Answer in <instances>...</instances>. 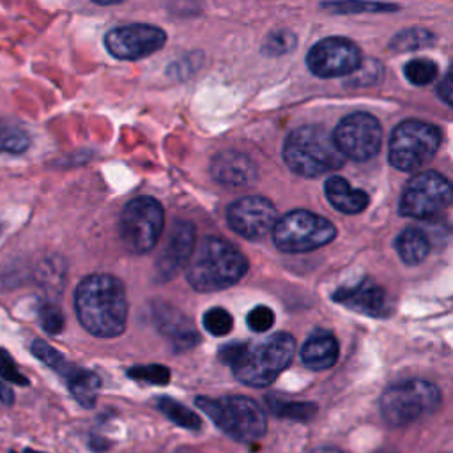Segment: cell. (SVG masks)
Instances as JSON below:
<instances>
[{"mask_svg": "<svg viewBox=\"0 0 453 453\" xmlns=\"http://www.w3.org/2000/svg\"><path fill=\"white\" fill-rule=\"evenodd\" d=\"M403 73L411 83L421 87V85L432 83L437 78L439 69H437L435 62H432L428 58H414L405 64Z\"/></svg>", "mask_w": 453, "mask_h": 453, "instance_id": "26", "label": "cell"}, {"mask_svg": "<svg viewBox=\"0 0 453 453\" xmlns=\"http://www.w3.org/2000/svg\"><path fill=\"white\" fill-rule=\"evenodd\" d=\"M324 193L329 203L343 214H357L366 209L370 198L363 189H354L343 177H329L324 184Z\"/></svg>", "mask_w": 453, "mask_h": 453, "instance_id": "20", "label": "cell"}, {"mask_svg": "<svg viewBox=\"0 0 453 453\" xmlns=\"http://www.w3.org/2000/svg\"><path fill=\"white\" fill-rule=\"evenodd\" d=\"M25 453H39V451H32V449H25Z\"/></svg>", "mask_w": 453, "mask_h": 453, "instance_id": "41", "label": "cell"}, {"mask_svg": "<svg viewBox=\"0 0 453 453\" xmlns=\"http://www.w3.org/2000/svg\"><path fill=\"white\" fill-rule=\"evenodd\" d=\"M333 136L345 157L366 161L380 150L382 126L373 115L357 111L343 117L338 122Z\"/></svg>", "mask_w": 453, "mask_h": 453, "instance_id": "11", "label": "cell"}, {"mask_svg": "<svg viewBox=\"0 0 453 453\" xmlns=\"http://www.w3.org/2000/svg\"><path fill=\"white\" fill-rule=\"evenodd\" d=\"M211 175L216 182L225 186H244L255 180L257 168L246 154L225 150L214 156L211 163Z\"/></svg>", "mask_w": 453, "mask_h": 453, "instance_id": "18", "label": "cell"}, {"mask_svg": "<svg viewBox=\"0 0 453 453\" xmlns=\"http://www.w3.org/2000/svg\"><path fill=\"white\" fill-rule=\"evenodd\" d=\"M430 41H432V35L426 30L409 28V30H403L402 34H398L391 41V48H395V50H416V48H421L425 44H430Z\"/></svg>", "mask_w": 453, "mask_h": 453, "instance_id": "30", "label": "cell"}, {"mask_svg": "<svg viewBox=\"0 0 453 453\" xmlns=\"http://www.w3.org/2000/svg\"><path fill=\"white\" fill-rule=\"evenodd\" d=\"M311 453H342V451H338V449H334V448H327V446H324V448H317V449H313Z\"/></svg>", "mask_w": 453, "mask_h": 453, "instance_id": "39", "label": "cell"}, {"mask_svg": "<svg viewBox=\"0 0 453 453\" xmlns=\"http://www.w3.org/2000/svg\"><path fill=\"white\" fill-rule=\"evenodd\" d=\"M226 219L230 228L241 237L260 241L273 232L278 221V212L271 200L251 195L232 202L226 211Z\"/></svg>", "mask_w": 453, "mask_h": 453, "instance_id": "13", "label": "cell"}, {"mask_svg": "<svg viewBox=\"0 0 453 453\" xmlns=\"http://www.w3.org/2000/svg\"><path fill=\"white\" fill-rule=\"evenodd\" d=\"M437 94L441 99L453 108V65L448 69V73L442 76V80L437 85Z\"/></svg>", "mask_w": 453, "mask_h": 453, "instance_id": "36", "label": "cell"}, {"mask_svg": "<svg viewBox=\"0 0 453 453\" xmlns=\"http://www.w3.org/2000/svg\"><path fill=\"white\" fill-rule=\"evenodd\" d=\"M361 64L359 48L345 37H326L311 46L306 57L308 69L320 78L350 74Z\"/></svg>", "mask_w": 453, "mask_h": 453, "instance_id": "12", "label": "cell"}, {"mask_svg": "<svg viewBox=\"0 0 453 453\" xmlns=\"http://www.w3.org/2000/svg\"><path fill=\"white\" fill-rule=\"evenodd\" d=\"M127 375L134 380L149 382V384H166L170 380V370L163 365H147V366H134L127 370Z\"/></svg>", "mask_w": 453, "mask_h": 453, "instance_id": "29", "label": "cell"}, {"mask_svg": "<svg viewBox=\"0 0 453 453\" xmlns=\"http://www.w3.org/2000/svg\"><path fill=\"white\" fill-rule=\"evenodd\" d=\"M74 310L80 324L99 338H115L127 322L124 285L110 274L85 276L74 292Z\"/></svg>", "mask_w": 453, "mask_h": 453, "instance_id": "1", "label": "cell"}, {"mask_svg": "<svg viewBox=\"0 0 453 453\" xmlns=\"http://www.w3.org/2000/svg\"><path fill=\"white\" fill-rule=\"evenodd\" d=\"M96 4H101V5H111V4H119V2H124V0H94Z\"/></svg>", "mask_w": 453, "mask_h": 453, "instance_id": "40", "label": "cell"}, {"mask_svg": "<svg viewBox=\"0 0 453 453\" xmlns=\"http://www.w3.org/2000/svg\"><path fill=\"white\" fill-rule=\"evenodd\" d=\"M396 253L398 257L409 264V265H416L419 264L426 255H428V239L423 234V230L409 226L405 228L398 237H396Z\"/></svg>", "mask_w": 453, "mask_h": 453, "instance_id": "22", "label": "cell"}, {"mask_svg": "<svg viewBox=\"0 0 453 453\" xmlns=\"http://www.w3.org/2000/svg\"><path fill=\"white\" fill-rule=\"evenodd\" d=\"M152 319L159 333L165 334L179 350L191 349L200 342L189 317L168 303H156L152 306Z\"/></svg>", "mask_w": 453, "mask_h": 453, "instance_id": "17", "label": "cell"}, {"mask_svg": "<svg viewBox=\"0 0 453 453\" xmlns=\"http://www.w3.org/2000/svg\"><path fill=\"white\" fill-rule=\"evenodd\" d=\"M296 340L288 333H274L264 340L244 343L237 359L230 365L237 380L248 386L271 384L292 361Z\"/></svg>", "mask_w": 453, "mask_h": 453, "instance_id": "4", "label": "cell"}, {"mask_svg": "<svg viewBox=\"0 0 453 453\" xmlns=\"http://www.w3.org/2000/svg\"><path fill=\"white\" fill-rule=\"evenodd\" d=\"M234 326L232 315L223 308H211L203 313V327L212 336H225Z\"/></svg>", "mask_w": 453, "mask_h": 453, "instance_id": "28", "label": "cell"}, {"mask_svg": "<svg viewBox=\"0 0 453 453\" xmlns=\"http://www.w3.org/2000/svg\"><path fill=\"white\" fill-rule=\"evenodd\" d=\"M246 324H248V327H250L251 331H255V333H265V331H269V329L273 327V324H274V313H273V310H271L269 306H264V304L255 306V308L248 313Z\"/></svg>", "mask_w": 453, "mask_h": 453, "instance_id": "32", "label": "cell"}, {"mask_svg": "<svg viewBox=\"0 0 453 453\" xmlns=\"http://www.w3.org/2000/svg\"><path fill=\"white\" fill-rule=\"evenodd\" d=\"M336 235L334 225L310 211H290L278 218L273 228V242L278 250L287 253L311 251L329 244Z\"/></svg>", "mask_w": 453, "mask_h": 453, "instance_id": "8", "label": "cell"}, {"mask_svg": "<svg viewBox=\"0 0 453 453\" xmlns=\"http://www.w3.org/2000/svg\"><path fill=\"white\" fill-rule=\"evenodd\" d=\"M195 250V226L189 221H177L166 239L156 269L161 280L173 278L189 260Z\"/></svg>", "mask_w": 453, "mask_h": 453, "instance_id": "16", "label": "cell"}, {"mask_svg": "<svg viewBox=\"0 0 453 453\" xmlns=\"http://www.w3.org/2000/svg\"><path fill=\"white\" fill-rule=\"evenodd\" d=\"M441 145V131L423 120L400 122L389 138V163L402 172H412L428 163Z\"/></svg>", "mask_w": 453, "mask_h": 453, "instance_id": "7", "label": "cell"}, {"mask_svg": "<svg viewBox=\"0 0 453 453\" xmlns=\"http://www.w3.org/2000/svg\"><path fill=\"white\" fill-rule=\"evenodd\" d=\"M439 388L423 379H409L389 386L380 396V414L393 426L409 425L437 409Z\"/></svg>", "mask_w": 453, "mask_h": 453, "instance_id": "6", "label": "cell"}, {"mask_svg": "<svg viewBox=\"0 0 453 453\" xmlns=\"http://www.w3.org/2000/svg\"><path fill=\"white\" fill-rule=\"evenodd\" d=\"M195 403L214 421L216 426H219L235 441L251 442L260 439L265 432V416L258 403L248 396H198Z\"/></svg>", "mask_w": 453, "mask_h": 453, "instance_id": "5", "label": "cell"}, {"mask_svg": "<svg viewBox=\"0 0 453 453\" xmlns=\"http://www.w3.org/2000/svg\"><path fill=\"white\" fill-rule=\"evenodd\" d=\"M65 379L69 384V391L76 398V402L87 409L94 407L101 388V379L94 372L85 368H74Z\"/></svg>", "mask_w": 453, "mask_h": 453, "instance_id": "21", "label": "cell"}, {"mask_svg": "<svg viewBox=\"0 0 453 453\" xmlns=\"http://www.w3.org/2000/svg\"><path fill=\"white\" fill-rule=\"evenodd\" d=\"M163 207L152 196H138L126 203L119 218V232L131 253H147L159 241L163 230Z\"/></svg>", "mask_w": 453, "mask_h": 453, "instance_id": "9", "label": "cell"}, {"mask_svg": "<svg viewBox=\"0 0 453 453\" xmlns=\"http://www.w3.org/2000/svg\"><path fill=\"white\" fill-rule=\"evenodd\" d=\"M283 161L301 177H319L338 170L345 156L338 149L334 136L322 126H301L287 136Z\"/></svg>", "mask_w": 453, "mask_h": 453, "instance_id": "3", "label": "cell"}, {"mask_svg": "<svg viewBox=\"0 0 453 453\" xmlns=\"http://www.w3.org/2000/svg\"><path fill=\"white\" fill-rule=\"evenodd\" d=\"M166 34L159 27L134 23L111 28L104 35V46L110 55L120 60H136L165 46Z\"/></svg>", "mask_w": 453, "mask_h": 453, "instance_id": "14", "label": "cell"}, {"mask_svg": "<svg viewBox=\"0 0 453 453\" xmlns=\"http://www.w3.org/2000/svg\"><path fill=\"white\" fill-rule=\"evenodd\" d=\"M242 345L244 343H228V345H223V349L219 350V359L223 361V363H226V365H232L235 359H237V356L241 354V350H242Z\"/></svg>", "mask_w": 453, "mask_h": 453, "instance_id": "37", "label": "cell"}, {"mask_svg": "<svg viewBox=\"0 0 453 453\" xmlns=\"http://www.w3.org/2000/svg\"><path fill=\"white\" fill-rule=\"evenodd\" d=\"M326 9L336 12H359V11H395L396 5L391 4H377V2H359V0H347V2H334L324 5Z\"/></svg>", "mask_w": 453, "mask_h": 453, "instance_id": "31", "label": "cell"}, {"mask_svg": "<svg viewBox=\"0 0 453 453\" xmlns=\"http://www.w3.org/2000/svg\"><path fill=\"white\" fill-rule=\"evenodd\" d=\"M28 143L30 140L23 129L12 126L0 127V152L19 154L28 147Z\"/></svg>", "mask_w": 453, "mask_h": 453, "instance_id": "27", "label": "cell"}, {"mask_svg": "<svg viewBox=\"0 0 453 453\" xmlns=\"http://www.w3.org/2000/svg\"><path fill=\"white\" fill-rule=\"evenodd\" d=\"M453 202V184L437 172H421L403 188L398 211L402 216L428 219L439 216Z\"/></svg>", "mask_w": 453, "mask_h": 453, "instance_id": "10", "label": "cell"}, {"mask_svg": "<svg viewBox=\"0 0 453 453\" xmlns=\"http://www.w3.org/2000/svg\"><path fill=\"white\" fill-rule=\"evenodd\" d=\"M248 271V258L228 241L205 237L191 255L188 283L198 292H216L235 285Z\"/></svg>", "mask_w": 453, "mask_h": 453, "instance_id": "2", "label": "cell"}, {"mask_svg": "<svg viewBox=\"0 0 453 453\" xmlns=\"http://www.w3.org/2000/svg\"><path fill=\"white\" fill-rule=\"evenodd\" d=\"M333 299L342 306H347L357 313L370 315L375 319L389 317L393 311V304L386 290L370 278H363L359 283L352 287L338 288L333 294Z\"/></svg>", "mask_w": 453, "mask_h": 453, "instance_id": "15", "label": "cell"}, {"mask_svg": "<svg viewBox=\"0 0 453 453\" xmlns=\"http://www.w3.org/2000/svg\"><path fill=\"white\" fill-rule=\"evenodd\" d=\"M338 352L336 338L327 331H317L301 347V359L311 370H326L336 363Z\"/></svg>", "mask_w": 453, "mask_h": 453, "instance_id": "19", "label": "cell"}, {"mask_svg": "<svg viewBox=\"0 0 453 453\" xmlns=\"http://www.w3.org/2000/svg\"><path fill=\"white\" fill-rule=\"evenodd\" d=\"M12 402H14V395H12V391H11L7 386H4V384L0 382V403L9 405V403H12Z\"/></svg>", "mask_w": 453, "mask_h": 453, "instance_id": "38", "label": "cell"}, {"mask_svg": "<svg viewBox=\"0 0 453 453\" xmlns=\"http://www.w3.org/2000/svg\"><path fill=\"white\" fill-rule=\"evenodd\" d=\"M39 322L42 329L50 334H58L64 329V315L53 304H44L39 311Z\"/></svg>", "mask_w": 453, "mask_h": 453, "instance_id": "33", "label": "cell"}, {"mask_svg": "<svg viewBox=\"0 0 453 453\" xmlns=\"http://www.w3.org/2000/svg\"><path fill=\"white\" fill-rule=\"evenodd\" d=\"M157 409L177 426H182L186 430H200L202 428V419L186 405L180 402L170 398V396H161L157 398Z\"/></svg>", "mask_w": 453, "mask_h": 453, "instance_id": "23", "label": "cell"}, {"mask_svg": "<svg viewBox=\"0 0 453 453\" xmlns=\"http://www.w3.org/2000/svg\"><path fill=\"white\" fill-rule=\"evenodd\" d=\"M0 375L12 382V384H18V386H27L28 384V379L18 370L16 363L12 361L11 354L4 349H0Z\"/></svg>", "mask_w": 453, "mask_h": 453, "instance_id": "35", "label": "cell"}, {"mask_svg": "<svg viewBox=\"0 0 453 453\" xmlns=\"http://www.w3.org/2000/svg\"><path fill=\"white\" fill-rule=\"evenodd\" d=\"M32 354L35 357H39L46 366L53 368L55 372H58L60 375L67 377L76 366H73L64 354H60L55 347H51L50 343H46L44 340H34L32 342Z\"/></svg>", "mask_w": 453, "mask_h": 453, "instance_id": "25", "label": "cell"}, {"mask_svg": "<svg viewBox=\"0 0 453 453\" xmlns=\"http://www.w3.org/2000/svg\"><path fill=\"white\" fill-rule=\"evenodd\" d=\"M292 46H294V35L287 30H280L267 37V41L264 44V51L269 55H283Z\"/></svg>", "mask_w": 453, "mask_h": 453, "instance_id": "34", "label": "cell"}, {"mask_svg": "<svg viewBox=\"0 0 453 453\" xmlns=\"http://www.w3.org/2000/svg\"><path fill=\"white\" fill-rule=\"evenodd\" d=\"M265 402H267L269 411L280 418L308 421L317 412V407L310 402H287V400H280L276 396H267Z\"/></svg>", "mask_w": 453, "mask_h": 453, "instance_id": "24", "label": "cell"}, {"mask_svg": "<svg viewBox=\"0 0 453 453\" xmlns=\"http://www.w3.org/2000/svg\"><path fill=\"white\" fill-rule=\"evenodd\" d=\"M11 453H14V451H11Z\"/></svg>", "mask_w": 453, "mask_h": 453, "instance_id": "42", "label": "cell"}]
</instances>
